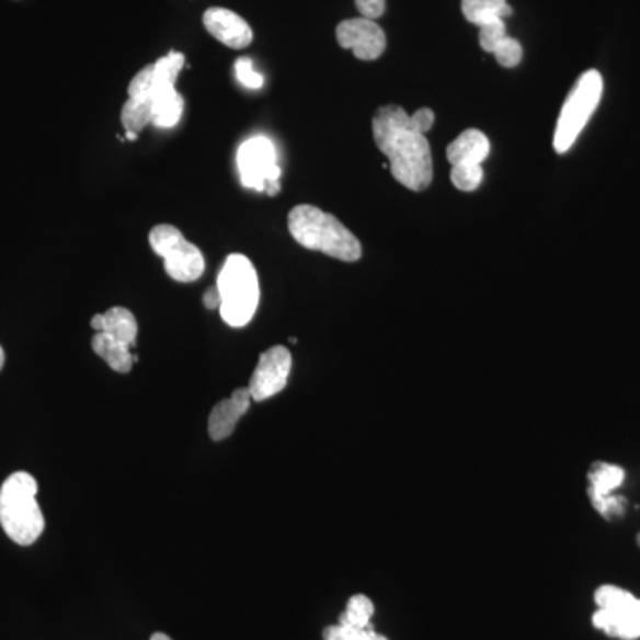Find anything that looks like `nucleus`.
I'll list each match as a JSON object with an SVG mask.
<instances>
[{
    "instance_id": "10",
    "label": "nucleus",
    "mask_w": 640,
    "mask_h": 640,
    "mask_svg": "<svg viewBox=\"0 0 640 640\" xmlns=\"http://www.w3.org/2000/svg\"><path fill=\"white\" fill-rule=\"evenodd\" d=\"M336 42L340 47L353 50L354 56L362 61H374L381 57L387 48V36L374 20H344L336 27Z\"/></svg>"
},
{
    "instance_id": "16",
    "label": "nucleus",
    "mask_w": 640,
    "mask_h": 640,
    "mask_svg": "<svg viewBox=\"0 0 640 640\" xmlns=\"http://www.w3.org/2000/svg\"><path fill=\"white\" fill-rule=\"evenodd\" d=\"M625 477H627L625 470L613 462H594L587 473L588 499H602L614 494V491L621 488Z\"/></svg>"
},
{
    "instance_id": "20",
    "label": "nucleus",
    "mask_w": 640,
    "mask_h": 640,
    "mask_svg": "<svg viewBox=\"0 0 640 640\" xmlns=\"http://www.w3.org/2000/svg\"><path fill=\"white\" fill-rule=\"evenodd\" d=\"M374 603L365 594H354L347 602L344 613L339 621L347 622L353 627H373Z\"/></svg>"
},
{
    "instance_id": "1",
    "label": "nucleus",
    "mask_w": 640,
    "mask_h": 640,
    "mask_svg": "<svg viewBox=\"0 0 640 640\" xmlns=\"http://www.w3.org/2000/svg\"><path fill=\"white\" fill-rule=\"evenodd\" d=\"M374 141L390 160L393 179L410 191H425L433 182V156L427 137L411 123L400 105L377 108L373 119Z\"/></svg>"
},
{
    "instance_id": "5",
    "label": "nucleus",
    "mask_w": 640,
    "mask_h": 640,
    "mask_svg": "<svg viewBox=\"0 0 640 640\" xmlns=\"http://www.w3.org/2000/svg\"><path fill=\"white\" fill-rule=\"evenodd\" d=\"M602 93L603 77L599 71H585L584 76L576 80L557 119L556 134H553V148L557 153H565L573 147L598 107Z\"/></svg>"
},
{
    "instance_id": "23",
    "label": "nucleus",
    "mask_w": 640,
    "mask_h": 640,
    "mask_svg": "<svg viewBox=\"0 0 640 640\" xmlns=\"http://www.w3.org/2000/svg\"><path fill=\"white\" fill-rule=\"evenodd\" d=\"M507 38V27L502 19L493 20L479 27V43L484 53H494V48Z\"/></svg>"
},
{
    "instance_id": "8",
    "label": "nucleus",
    "mask_w": 640,
    "mask_h": 640,
    "mask_svg": "<svg viewBox=\"0 0 640 640\" xmlns=\"http://www.w3.org/2000/svg\"><path fill=\"white\" fill-rule=\"evenodd\" d=\"M240 180L242 185L254 188L259 193L276 196L282 188V168L278 165V156L273 141L267 137H251L239 148Z\"/></svg>"
},
{
    "instance_id": "2",
    "label": "nucleus",
    "mask_w": 640,
    "mask_h": 640,
    "mask_svg": "<svg viewBox=\"0 0 640 640\" xmlns=\"http://www.w3.org/2000/svg\"><path fill=\"white\" fill-rule=\"evenodd\" d=\"M288 231L297 244L307 250L319 251L342 262H358L362 259L358 237L336 217L313 205H297L290 210Z\"/></svg>"
},
{
    "instance_id": "24",
    "label": "nucleus",
    "mask_w": 640,
    "mask_h": 640,
    "mask_svg": "<svg viewBox=\"0 0 640 640\" xmlns=\"http://www.w3.org/2000/svg\"><path fill=\"white\" fill-rule=\"evenodd\" d=\"M591 504L608 522L622 518L625 511H627V500L622 499V496H616V494H608V496H602V499H593L591 500Z\"/></svg>"
},
{
    "instance_id": "14",
    "label": "nucleus",
    "mask_w": 640,
    "mask_h": 640,
    "mask_svg": "<svg viewBox=\"0 0 640 640\" xmlns=\"http://www.w3.org/2000/svg\"><path fill=\"white\" fill-rule=\"evenodd\" d=\"M91 328L96 333L100 331L107 333L119 344L128 345V347L136 345L137 320L133 316V311L127 310V308L114 307L105 313H96L91 319Z\"/></svg>"
},
{
    "instance_id": "32",
    "label": "nucleus",
    "mask_w": 640,
    "mask_h": 640,
    "mask_svg": "<svg viewBox=\"0 0 640 640\" xmlns=\"http://www.w3.org/2000/svg\"><path fill=\"white\" fill-rule=\"evenodd\" d=\"M125 134H127L128 141H136L137 134H134V133H125Z\"/></svg>"
},
{
    "instance_id": "21",
    "label": "nucleus",
    "mask_w": 640,
    "mask_h": 640,
    "mask_svg": "<svg viewBox=\"0 0 640 640\" xmlns=\"http://www.w3.org/2000/svg\"><path fill=\"white\" fill-rule=\"evenodd\" d=\"M324 640H388L385 636H379L374 627L359 628L339 621V625H331L322 633Z\"/></svg>"
},
{
    "instance_id": "15",
    "label": "nucleus",
    "mask_w": 640,
    "mask_h": 640,
    "mask_svg": "<svg viewBox=\"0 0 640 640\" xmlns=\"http://www.w3.org/2000/svg\"><path fill=\"white\" fill-rule=\"evenodd\" d=\"M91 347H93L94 354H99L100 358L104 359L108 367L116 373L128 374L133 370V363L136 362V358L130 353V347L119 344L107 333L100 331V333L94 334Z\"/></svg>"
},
{
    "instance_id": "17",
    "label": "nucleus",
    "mask_w": 640,
    "mask_h": 640,
    "mask_svg": "<svg viewBox=\"0 0 640 640\" xmlns=\"http://www.w3.org/2000/svg\"><path fill=\"white\" fill-rule=\"evenodd\" d=\"M461 10L465 19L477 27L513 14L507 0H462Z\"/></svg>"
},
{
    "instance_id": "25",
    "label": "nucleus",
    "mask_w": 640,
    "mask_h": 640,
    "mask_svg": "<svg viewBox=\"0 0 640 640\" xmlns=\"http://www.w3.org/2000/svg\"><path fill=\"white\" fill-rule=\"evenodd\" d=\"M493 56L504 68L518 67L523 59V48L518 39L507 36L504 42L500 43L499 47L494 48Z\"/></svg>"
},
{
    "instance_id": "3",
    "label": "nucleus",
    "mask_w": 640,
    "mask_h": 640,
    "mask_svg": "<svg viewBox=\"0 0 640 640\" xmlns=\"http://www.w3.org/2000/svg\"><path fill=\"white\" fill-rule=\"evenodd\" d=\"M0 527L20 547H31L45 530L38 482L27 471H14L0 488Z\"/></svg>"
},
{
    "instance_id": "9",
    "label": "nucleus",
    "mask_w": 640,
    "mask_h": 640,
    "mask_svg": "<svg viewBox=\"0 0 640 640\" xmlns=\"http://www.w3.org/2000/svg\"><path fill=\"white\" fill-rule=\"evenodd\" d=\"M293 370V354L283 345H274L260 356L259 365L251 376V399L254 402H264L271 397L278 396L287 388L288 376Z\"/></svg>"
},
{
    "instance_id": "13",
    "label": "nucleus",
    "mask_w": 640,
    "mask_h": 640,
    "mask_svg": "<svg viewBox=\"0 0 640 640\" xmlns=\"http://www.w3.org/2000/svg\"><path fill=\"white\" fill-rule=\"evenodd\" d=\"M490 139L477 128H468L447 148V159L453 165H482L490 156Z\"/></svg>"
},
{
    "instance_id": "27",
    "label": "nucleus",
    "mask_w": 640,
    "mask_h": 640,
    "mask_svg": "<svg viewBox=\"0 0 640 640\" xmlns=\"http://www.w3.org/2000/svg\"><path fill=\"white\" fill-rule=\"evenodd\" d=\"M356 8H358L363 19L376 20L385 14L387 0H356Z\"/></svg>"
},
{
    "instance_id": "33",
    "label": "nucleus",
    "mask_w": 640,
    "mask_h": 640,
    "mask_svg": "<svg viewBox=\"0 0 640 640\" xmlns=\"http://www.w3.org/2000/svg\"><path fill=\"white\" fill-rule=\"evenodd\" d=\"M637 541H639V547H640V534H639V537H637Z\"/></svg>"
},
{
    "instance_id": "4",
    "label": "nucleus",
    "mask_w": 640,
    "mask_h": 640,
    "mask_svg": "<svg viewBox=\"0 0 640 640\" xmlns=\"http://www.w3.org/2000/svg\"><path fill=\"white\" fill-rule=\"evenodd\" d=\"M217 288L221 293V317L231 328L250 324L260 301L259 274L244 254L233 253L222 265Z\"/></svg>"
},
{
    "instance_id": "19",
    "label": "nucleus",
    "mask_w": 640,
    "mask_h": 640,
    "mask_svg": "<svg viewBox=\"0 0 640 640\" xmlns=\"http://www.w3.org/2000/svg\"><path fill=\"white\" fill-rule=\"evenodd\" d=\"M153 100L151 99H128L122 107V125L125 133H141L142 128L153 125Z\"/></svg>"
},
{
    "instance_id": "22",
    "label": "nucleus",
    "mask_w": 640,
    "mask_h": 640,
    "mask_svg": "<svg viewBox=\"0 0 640 640\" xmlns=\"http://www.w3.org/2000/svg\"><path fill=\"white\" fill-rule=\"evenodd\" d=\"M482 179H484L482 165H453V171H450L454 187L465 191V193H471V191L479 188Z\"/></svg>"
},
{
    "instance_id": "30",
    "label": "nucleus",
    "mask_w": 640,
    "mask_h": 640,
    "mask_svg": "<svg viewBox=\"0 0 640 640\" xmlns=\"http://www.w3.org/2000/svg\"><path fill=\"white\" fill-rule=\"evenodd\" d=\"M150 640H173L170 636H165L162 631H156L153 636L150 637Z\"/></svg>"
},
{
    "instance_id": "12",
    "label": "nucleus",
    "mask_w": 640,
    "mask_h": 640,
    "mask_svg": "<svg viewBox=\"0 0 640 640\" xmlns=\"http://www.w3.org/2000/svg\"><path fill=\"white\" fill-rule=\"evenodd\" d=\"M251 393L245 388H239L233 391L228 399H222L214 405L208 416V434L214 442H221V439L231 436L236 431L239 420L244 416L245 411L250 410Z\"/></svg>"
},
{
    "instance_id": "31",
    "label": "nucleus",
    "mask_w": 640,
    "mask_h": 640,
    "mask_svg": "<svg viewBox=\"0 0 640 640\" xmlns=\"http://www.w3.org/2000/svg\"><path fill=\"white\" fill-rule=\"evenodd\" d=\"M4 362H5L4 348H2V345H0V370H2V367H4Z\"/></svg>"
},
{
    "instance_id": "18",
    "label": "nucleus",
    "mask_w": 640,
    "mask_h": 640,
    "mask_svg": "<svg viewBox=\"0 0 640 640\" xmlns=\"http://www.w3.org/2000/svg\"><path fill=\"white\" fill-rule=\"evenodd\" d=\"M153 100V125L159 128H173L182 119L184 114V96L176 90L164 91L157 94Z\"/></svg>"
},
{
    "instance_id": "7",
    "label": "nucleus",
    "mask_w": 640,
    "mask_h": 640,
    "mask_svg": "<svg viewBox=\"0 0 640 640\" xmlns=\"http://www.w3.org/2000/svg\"><path fill=\"white\" fill-rule=\"evenodd\" d=\"M151 250L164 259L165 273L174 282L193 283L205 273V259L198 245L191 244L184 233L173 225L151 228Z\"/></svg>"
},
{
    "instance_id": "11",
    "label": "nucleus",
    "mask_w": 640,
    "mask_h": 640,
    "mask_svg": "<svg viewBox=\"0 0 640 640\" xmlns=\"http://www.w3.org/2000/svg\"><path fill=\"white\" fill-rule=\"evenodd\" d=\"M203 25L208 33L213 34L217 42H221L227 47L240 48L250 47L253 42V31L250 24L242 16L225 8H210L203 14Z\"/></svg>"
},
{
    "instance_id": "29",
    "label": "nucleus",
    "mask_w": 640,
    "mask_h": 640,
    "mask_svg": "<svg viewBox=\"0 0 640 640\" xmlns=\"http://www.w3.org/2000/svg\"><path fill=\"white\" fill-rule=\"evenodd\" d=\"M203 305L207 310H219L221 308V293H219V288L213 287L208 288L205 296H203Z\"/></svg>"
},
{
    "instance_id": "28",
    "label": "nucleus",
    "mask_w": 640,
    "mask_h": 640,
    "mask_svg": "<svg viewBox=\"0 0 640 640\" xmlns=\"http://www.w3.org/2000/svg\"><path fill=\"white\" fill-rule=\"evenodd\" d=\"M411 123H413V127L419 130L420 134H424L427 136L428 130L433 128L434 125V113L431 108L424 107L419 108L416 113L410 114Z\"/></svg>"
},
{
    "instance_id": "26",
    "label": "nucleus",
    "mask_w": 640,
    "mask_h": 640,
    "mask_svg": "<svg viewBox=\"0 0 640 640\" xmlns=\"http://www.w3.org/2000/svg\"><path fill=\"white\" fill-rule=\"evenodd\" d=\"M236 76L240 84L248 90H260L264 85V77L254 70L253 61L250 57H240L236 61Z\"/></svg>"
},
{
    "instance_id": "6",
    "label": "nucleus",
    "mask_w": 640,
    "mask_h": 640,
    "mask_svg": "<svg viewBox=\"0 0 640 640\" xmlns=\"http://www.w3.org/2000/svg\"><path fill=\"white\" fill-rule=\"evenodd\" d=\"M598 610L593 614L594 628L621 640L640 639V599L616 585H602L594 593Z\"/></svg>"
}]
</instances>
